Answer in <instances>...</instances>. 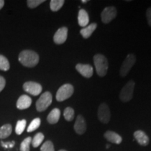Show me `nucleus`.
I'll return each instance as SVG.
<instances>
[{"mask_svg":"<svg viewBox=\"0 0 151 151\" xmlns=\"http://www.w3.org/2000/svg\"><path fill=\"white\" fill-rule=\"evenodd\" d=\"M43 139H44V135L42 133L39 132L37 133L32 140V145L34 148H37L41 145V143L43 142Z\"/></svg>","mask_w":151,"mask_h":151,"instance_id":"aec40b11","label":"nucleus"},{"mask_svg":"<svg viewBox=\"0 0 151 151\" xmlns=\"http://www.w3.org/2000/svg\"><path fill=\"white\" fill-rule=\"evenodd\" d=\"M81 2H82V3H86V2H88V1H87V0H82V1H81Z\"/></svg>","mask_w":151,"mask_h":151,"instance_id":"473e14b6","label":"nucleus"},{"mask_svg":"<svg viewBox=\"0 0 151 151\" xmlns=\"http://www.w3.org/2000/svg\"><path fill=\"white\" fill-rule=\"evenodd\" d=\"M1 146L4 147V148H13V147L14 146L15 142L14 141H12V142L4 143V142H3V141H1Z\"/></svg>","mask_w":151,"mask_h":151,"instance_id":"c85d7f7f","label":"nucleus"},{"mask_svg":"<svg viewBox=\"0 0 151 151\" xmlns=\"http://www.w3.org/2000/svg\"><path fill=\"white\" fill-rule=\"evenodd\" d=\"M134 137L137 142L141 145V146H146L149 143V138L146 133L141 130H138L134 133Z\"/></svg>","mask_w":151,"mask_h":151,"instance_id":"4468645a","label":"nucleus"},{"mask_svg":"<svg viewBox=\"0 0 151 151\" xmlns=\"http://www.w3.org/2000/svg\"><path fill=\"white\" fill-rule=\"evenodd\" d=\"M32 139L30 137L24 139L20 144V151H29V146L32 143Z\"/></svg>","mask_w":151,"mask_h":151,"instance_id":"393cba45","label":"nucleus"},{"mask_svg":"<svg viewBox=\"0 0 151 151\" xmlns=\"http://www.w3.org/2000/svg\"><path fill=\"white\" fill-rule=\"evenodd\" d=\"M68 35V29L66 27L60 28L56 32L53 37L54 42L56 44H62L67 41Z\"/></svg>","mask_w":151,"mask_h":151,"instance_id":"9d476101","label":"nucleus"},{"mask_svg":"<svg viewBox=\"0 0 151 151\" xmlns=\"http://www.w3.org/2000/svg\"><path fill=\"white\" fill-rule=\"evenodd\" d=\"M94 64L95 66L97 74L101 77H104L106 74L109 69V62L104 55L101 54H97L94 56Z\"/></svg>","mask_w":151,"mask_h":151,"instance_id":"f03ea898","label":"nucleus"},{"mask_svg":"<svg viewBox=\"0 0 151 151\" xmlns=\"http://www.w3.org/2000/svg\"><path fill=\"white\" fill-rule=\"evenodd\" d=\"M106 148H109V147H110V145H106Z\"/></svg>","mask_w":151,"mask_h":151,"instance_id":"72a5a7b5","label":"nucleus"},{"mask_svg":"<svg viewBox=\"0 0 151 151\" xmlns=\"http://www.w3.org/2000/svg\"><path fill=\"white\" fill-rule=\"evenodd\" d=\"M65 4L64 0H51L50 3V7L51 11H58L62 8Z\"/></svg>","mask_w":151,"mask_h":151,"instance_id":"412c9836","label":"nucleus"},{"mask_svg":"<svg viewBox=\"0 0 151 151\" xmlns=\"http://www.w3.org/2000/svg\"><path fill=\"white\" fill-rule=\"evenodd\" d=\"M52 97L51 93L50 92H44L41 94L39 99L37 101V103H36L37 110L39 112H42L46 110L49 106L52 104Z\"/></svg>","mask_w":151,"mask_h":151,"instance_id":"7ed1b4c3","label":"nucleus"},{"mask_svg":"<svg viewBox=\"0 0 151 151\" xmlns=\"http://www.w3.org/2000/svg\"><path fill=\"white\" fill-rule=\"evenodd\" d=\"M41 124V119L39 118H37L34 119L31 122V123L29 124V125L28 126L27 131V132H32L35 131L36 129H37L39 127Z\"/></svg>","mask_w":151,"mask_h":151,"instance_id":"4be33fe9","label":"nucleus"},{"mask_svg":"<svg viewBox=\"0 0 151 151\" xmlns=\"http://www.w3.org/2000/svg\"><path fill=\"white\" fill-rule=\"evenodd\" d=\"M44 1V0H28L27 3L28 7H29L30 9H35Z\"/></svg>","mask_w":151,"mask_h":151,"instance_id":"cd10ccee","label":"nucleus"},{"mask_svg":"<svg viewBox=\"0 0 151 151\" xmlns=\"http://www.w3.org/2000/svg\"><path fill=\"white\" fill-rule=\"evenodd\" d=\"M61 112L59 109H54L50 111L47 117V120L50 124H56L57 122L59 121Z\"/></svg>","mask_w":151,"mask_h":151,"instance_id":"a211bd4d","label":"nucleus"},{"mask_svg":"<svg viewBox=\"0 0 151 151\" xmlns=\"http://www.w3.org/2000/svg\"><path fill=\"white\" fill-rule=\"evenodd\" d=\"M41 151H55L54 146L50 141H47L41 147Z\"/></svg>","mask_w":151,"mask_h":151,"instance_id":"bb28decb","label":"nucleus"},{"mask_svg":"<svg viewBox=\"0 0 151 151\" xmlns=\"http://www.w3.org/2000/svg\"><path fill=\"white\" fill-rule=\"evenodd\" d=\"M89 16L88 12L84 9H80L78 11V22L81 27H86L89 23Z\"/></svg>","mask_w":151,"mask_h":151,"instance_id":"dca6fc26","label":"nucleus"},{"mask_svg":"<svg viewBox=\"0 0 151 151\" xmlns=\"http://www.w3.org/2000/svg\"><path fill=\"white\" fill-rule=\"evenodd\" d=\"M73 87L71 84H65L58 89L56 93V99L58 101H63L69 99L73 93Z\"/></svg>","mask_w":151,"mask_h":151,"instance_id":"39448f33","label":"nucleus"},{"mask_svg":"<svg viewBox=\"0 0 151 151\" xmlns=\"http://www.w3.org/2000/svg\"><path fill=\"white\" fill-rule=\"evenodd\" d=\"M10 68V64L7 58L0 55V70L8 71Z\"/></svg>","mask_w":151,"mask_h":151,"instance_id":"5701e85b","label":"nucleus"},{"mask_svg":"<svg viewBox=\"0 0 151 151\" xmlns=\"http://www.w3.org/2000/svg\"><path fill=\"white\" fill-rule=\"evenodd\" d=\"M32 104V99L29 96L23 94V95L20 96L19 97L16 103L17 108L20 110H24V109H27Z\"/></svg>","mask_w":151,"mask_h":151,"instance_id":"ddd939ff","label":"nucleus"},{"mask_svg":"<svg viewBox=\"0 0 151 151\" xmlns=\"http://www.w3.org/2000/svg\"><path fill=\"white\" fill-rule=\"evenodd\" d=\"M76 69L80 74L86 78H90L93 75V67L90 65L78 64L76 66Z\"/></svg>","mask_w":151,"mask_h":151,"instance_id":"9b49d317","label":"nucleus"},{"mask_svg":"<svg viewBox=\"0 0 151 151\" xmlns=\"http://www.w3.org/2000/svg\"><path fill=\"white\" fill-rule=\"evenodd\" d=\"M73 128H74L75 132L78 134H83L86 132V122L84 118L81 115H79V116H77Z\"/></svg>","mask_w":151,"mask_h":151,"instance_id":"f8f14e48","label":"nucleus"},{"mask_svg":"<svg viewBox=\"0 0 151 151\" xmlns=\"http://www.w3.org/2000/svg\"><path fill=\"white\" fill-rule=\"evenodd\" d=\"M4 5V0H0V9H2Z\"/></svg>","mask_w":151,"mask_h":151,"instance_id":"2f4dec72","label":"nucleus"},{"mask_svg":"<svg viewBox=\"0 0 151 151\" xmlns=\"http://www.w3.org/2000/svg\"><path fill=\"white\" fill-rule=\"evenodd\" d=\"M6 86V80L4 77L0 76V92H1L3 90L4 88Z\"/></svg>","mask_w":151,"mask_h":151,"instance_id":"7c9ffc66","label":"nucleus"},{"mask_svg":"<svg viewBox=\"0 0 151 151\" xmlns=\"http://www.w3.org/2000/svg\"><path fill=\"white\" fill-rule=\"evenodd\" d=\"M117 11L116 9L113 6L106 7L104 9L101 14V20L104 23L107 24L112 21V20L116 17Z\"/></svg>","mask_w":151,"mask_h":151,"instance_id":"1a4fd4ad","label":"nucleus"},{"mask_svg":"<svg viewBox=\"0 0 151 151\" xmlns=\"http://www.w3.org/2000/svg\"><path fill=\"white\" fill-rule=\"evenodd\" d=\"M136 61H137V58H136L134 55L132 53L127 55L123 62H122L120 69V74L122 77H125L127 75V73L131 70L132 67L135 64Z\"/></svg>","mask_w":151,"mask_h":151,"instance_id":"423d86ee","label":"nucleus"},{"mask_svg":"<svg viewBox=\"0 0 151 151\" xmlns=\"http://www.w3.org/2000/svg\"><path fill=\"white\" fill-rule=\"evenodd\" d=\"M97 116L99 120L102 123H109L111 119V113L109 106L105 103H102L100 104L98 109Z\"/></svg>","mask_w":151,"mask_h":151,"instance_id":"0eeeda50","label":"nucleus"},{"mask_svg":"<svg viewBox=\"0 0 151 151\" xmlns=\"http://www.w3.org/2000/svg\"><path fill=\"white\" fill-rule=\"evenodd\" d=\"M23 89L26 92H28L32 95L37 96L42 91V86L38 83L28 81L24 83Z\"/></svg>","mask_w":151,"mask_h":151,"instance_id":"6e6552de","label":"nucleus"},{"mask_svg":"<svg viewBox=\"0 0 151 151\" xmlns=\"http://www.w3.org/2000/svg\"><path fill=\"white\" fill-rule=\"evenodd\" d=\"M64 117L67 121H71L74 118V110L71 107H67L64 111Z\"/></svg>","mask_w":151,"mask_h":151,"instance_id":"a878e982","label":"nucleus"},{"mask_svg":"<svg viewBox=\"0 0 151 151\" xmlns=\"http://www.w3.org/2000/svg\"><path fill=\"white\" fill-rule=\"evenodd\" d=\"M104 137L109 142L116 143V144H120L122 141V137L118 134L113 131L106 132L104 134Z\"/></svg>","mask_w":151,"mask_h":151,"instance_id":"2eb2a0df","label":"nucleus"},{"mask_svg":"<svg viewBox=\"0 0 151 151\" xmlns=\"http://www.w3.org/2000/svg\"><path fill=\"white\" fill-rule=\"evenodd\" d=\"M18 60L24 67H34L39 63V56L33 50H24L19 55Z\"/></svg>","mask_w":151,"mask_h":151,"instance_id":"f257e3e1","label":"nucleus"},{"mask_svg":"<svg viewBox=\"0 0 151 151\" xmlns=\"http://www.w3.org/2000/svg\"><path fill=\"white\" fill-rule=\"evenodd\" d=\"M12 127L10 124H6L0 127V139H6L11 134Z\"/></svg>","mask_w":151,"mask_h":151,"instance_id":"6ab92c4d","label":"nucleus"},{"mask_svg":"<svg viewBox=\"0 0 151 151\" xmlns=\"http://www.w3.org/2000/svg\"><path fill=\"white\" fill-rule=\"evenodd\" d=\"M135 83L133 81H129L124 86L120 92V99L123 102H127L132 99Z\"/></svg>","mask_w":151,"mask_h":151,"instance_id":"20e7f679","label":"nucleus"},{"mask_svg":"<svg viewBox=\"0 0 151 151\" xmlns=\"http://www.w3.org/2000/svg\"><path fill=\"white\" fill-rule=\"evenodd\" d=\"M26 124H27V121L25 120H21L17 122L16 126V133L17 134L20 135L24 132L26 127Z\"/></svg>","mask_w":151,"mask_h":151,"instance_id":"b1692460","label":"nucleus"},{"mask_svg":"<svg viewBox=\"0 0 151 151\" xmlns=\"http://www.w3.org/2000/svg\"><path fill=\"white\" fill-rule=\"evenodd\" d=\"M97 24L96 23H91L89 25L86 26L81 29L80 33L82 35V37L84 39H88L90 37H91L92 33L94 32V31L97 29Z\"/></svg>","mask_w":151,"mask_h":151,"instance_id":"f3484780","label":"nucleus"},{"mask_svg":"<svg viewBox=\"0 0 151 151\" xmlns=\"http://www.w3.org/2000/svg\"><path fill=\"white\" fill-rule=\"evenodd\" d=\"M146 17H147V20H148V23L151 27V7L147 9Z\"/></svg>","mask_w":151,"mask_h":151,"instance_id":"c756f323","label":"nucleus"},{"mask_svg":"<svg viewBox=\"0 0 151 151\" xmlns=\"http://www.w3.org/2000/svg\"><path fill=\"white\" fill-rule=\"evenodd\" d=\"M59 151H67V150H60Z\"/></svg>","mask_w":151,"mask_h":151,"instance_id":"f704fd0d","label":"nucleus"}]
</instances>
